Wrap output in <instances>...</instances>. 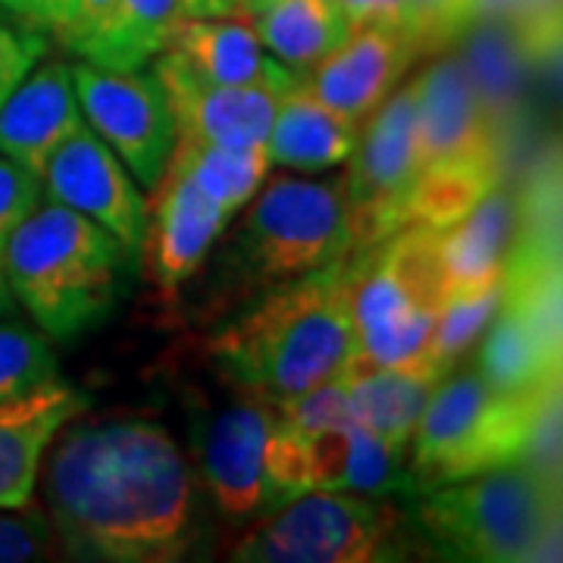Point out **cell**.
<instances>
[{
	"label": "cell",
	"instance_id": "1",
	"mask_svg": "<svg viewBox=\"0 0 563 563\" xmlns=\"http://www.w3.org/2000/svg\"><path fill=\"white\" fill-rule=\"evenodd\" d=\"M44 504L81 561H179L198 539L191 470L157 422H66L44 466Z\"/></svg>",
	"mask_w": 563,
	"mask_h": 563
},
{
	"label": "cell",
	"instance_id": "3",
	"mask_svg": "<svg viewBox=\"0 0 563 563\" xmlns=\"http://www.w3.org/2000/svg\"><path fill=\"white\" fill-rule=\"evenodd\" d=\"M132 266L113 232L44 195L7 247L10 295L51 342H73L101 325Z\"/></svg>",
	"mask_w": 563,
	"mask_h": 563
},
{
	"label": "cell",
	"instance_id": "31",
	"mask_svg": "<svg viewBox=\"0 0 563 563\" xmlns=\"http://www.w3.org/2000/svg\"><path fill=\"white\" fill-rule=\"evenodd\" d=\"M561 0H517L510 29L529 69H548L561 57Z\"/></svg>",
	"mask_w": 563,
	"mask_h": 563
},
{
	"label": "cell",
	"instance_id": "30",
	"mask_svg": "<svg viewBox=\"0 0 563 563\" xmlns=\"http://www.w3.org/2000/svg\"><path fill=\"white\" fill-rule=\"evenodd\" d=\"M41 195L44 191H41L38 173L0 154V317L16 310V301L7 285V247H10L13 232L20 229V222L41 201Z\"/></svg>",
	"mask_w": 563,
	"mask_h": 563
},
{
	"label": "cell",
	"instance_id": "6",
	"mask_svg": "<svg viewBox=\"0 0 563 563\" xmlns=\"http://www.w3.org/2000/svg\"><path fill=\"white\" fill-rule=\"evenodd\" d=\"M351 254L342 179L276 176L222 247L220 269L242 288H279Z\"/></svg>",
	"mask_w": 563,
	"mask_h": 563
},
{
	"label": "cell",
	"instance_id": "39",
	"mask_svg": "<svg viewBox=\"0 0 563 563\" xmlns=\"http://www.w3.org/2000/svg\"><path fill=\"white\" fill-rule=\"evenodd\" d=\"M517 0H470V22L504 20L510 22Z\"/></svg>",
	"mask_w": 563,
	"mask_h": 563
},
{
	"label": "cell",
	"instance_id": "8",
	"mask_svg": "<svg viewBox=\"0 0 563 563\" xmlns=\"http://www.w3.org/2000/svg\"><path fill=\"white\" fill-rule=\"evenodd\" d=\"M420 176L417 154V88L407 81L361 125L342 176L351 254L385 242L407 225V201Z\"/></svg>",
	"mask_w": 563,
	"mask_h": 563
},
{
	"label": "cell",
	"instance_id": "4",
	"mask_svg": "<svg viewBox=\"0 0 563 563\" xmlns=\"http://www.w3.org/2000/svg\"><path fill=\"white\" fill-rule=\"evenodd\" d=\"M413 523L444 558L483 563L561 561V479L504 463L422 492Z\"/></svg>",
	"mask_w": 563,
	"mask_h": 563
},
{
	"label": "cell",
	"instance_id": "19",
	"mask_svg": "<svg viewBox=\"0 0 563 563\" xmlns=\"http://www.w3.org/2000/svg\"><path fill=\"white\" fill-rule=\"evenodd\" d=\"M166 47H176L179 54L195 63L207 79L222 85H242V88H263L288 95L298 76L279 63L257 38L251 20H191L181 16L173 38Z\"/></svg>",
	"mask_w": 563,
	"mask_h": 563
},
{
	"label": "cell",
	"instance_id": "37",
	"mask_svg": "<svg viewBox=\"0 0 563 563\" xmlns=\"http://www.w3.org/2000/svg\"><path fill=\"white\" fill-rule=\"evenodd\" d=\"M347 29H395L413 38V3L410 0H335ZM417 44V41H413Z\"/></svg>",
	"mask_w": 563,
	"mask_h": 563
},
{
	"label": "cell",
	"instance_id": "18",
	"mask_svg": "<svg viewBox=\"0 0 563 563\" xmlns=\"http://www.w3.org/2000/svg\"><path fill=\"white\" fill-rule=\"evenodd\" d=\"M85 407V395L63 383L47 385L20 401L0 404V507L32 501L44 451Z\"/></svg>",
	"mask_w": 563,
	"mask_h": 563
},
{
	"label": "cell",
	"instance_id": "34",
	"mask_svg": "<svg viewBox=\"0 0 563 563\" xmlns=\"http://www.w3.org/2000/svg\"><path fill=\"white\" fill-rule=\"evenodd\" d=\"M79 16V0H0V22L41 32L57 44H66Z\"/></svg>",
	"mask_w": 563,
	"mask_h": 563
},
{
	"label": "cell",
	"instance_id": "20",
	"mask_svg": "<svg viewBox=\"0 0 563 563\" xmlns=\"http://www.w3.org/2000/svg\"><path fill=\"white\" fill-rule=\"evenodd\" d=\"M448 373L432 361L401 366H354L347 373L351 417L385 442L407 448L422 410Z\"/></svg>",
	"mask_w": 563,
	"mask_h": 563
},
{
	"label": "cell",
	"instance_id": "27",
	"mask_svg": "<svg viewBox=\"0 0 563 563\" xmlns=\"http://www.w3.org/2000/svg\"><path fill=\"white\" fill-rule=\"evenodd\" d=\"M181 20V0H117L110 38L95 66L141 69L173 38Z\"/></svg>",
	"mask_w": 563,
	"mask_h": 563
},
{
	"label": "cell",
	"instance_id": "9",
	"mask_svg": "<svg viewBox=\"0 0 563 563\" xmlns=\"http://www.w3.org/2000/svg\"><path fill=\"white\" fill-rule=\"evenodd\" d=\"M269 483L276 507L303 492L410 498L407 448L385 442L357 420L339 422L310 439H288L273 426Z\"/></svg>",
	"mask_w": 563,
	"mask_h": 563
},
{
	"label": "cell",
	"instance_id": "36",
	"mask_svg": "<svg viewBox=\"0 0 563 563\" xmlns=\"http://www.w3.org/2000/svg\"><path fill=\"white\" fill-rule=\"evenodd\" d=\"M113 10H117V0H79V16L63 47L79 54L85 63H98L103 44L110 38Z\"/></svg>",
	"mask_w": 563,
	"mask_h": 563
},
{
	"label": "cell",
	"instance_id": "32",
	"mask_svg": "<svg viewBox=\"0 0 563 563\" xmlns=\"http://www.w3.org/2000/svg\"><path fill=\"white\" fill-rule=\"evenodd\" d=\"M54 544V526L47 514L32 507H0V563L41 561L51 554Z\"/></svg>",
	"mask_w": 563,
	"mask_h": 563
},
{
	"label": "cell",
	"instance_id": "26",
	"mask_svg": "<svg viewBox=\"0 0 563 563\" xmlns=\"http://www.w3.org/2000/svg\"><path fill=\"white\" fill-rule=\"evenodd\" d=\"M504 169L495 163H457L420 169L407 201V225L448 229L463 220L485 195L501 185Z\"/></svg>",
	"mask_w": 563,
	"mask_h": 563
},
{
	"label": "cell",
	"instance_id": "22",
	"mask_svg": "<svg viewBox=\"0 0 563 563\" xmlns=\"http://www.w3.org/2000/svg\"><path fill=\"white\" fill-rule=\"evenodd\" d=\"M514 220L517 198L495 185L463 220L439 229V263L448 295L501 279Z\"/></svg>",
	"mask_w": 563,
	"mask_h": 563
},
{
	"label": "cell",
	"instance_id": "10",
	"mask_svg": "<svg viewBox=\"0 0 563 563\" xmlns=\"http://www.w3.org/2000/svg\"><path fill=\"white\" fill-rule=\"evenodd\" d=\"M76 91L88 129L117 154L141 188H154L176 147V120L157 73L76 63Z\"/></svg>",
	"mask_w": 563,
	"mask_h": 563
},
{
	"label": "cell",
	"instance_id": "11",
	"mask_svg": "<svg viewBox=\"0 0 563 563\" xmlns=\"http://www.w3.org/2000/svg\"><path fill=\"white\" fill-rule=\"evenodd\" d=\"M276 407L239 395L191 422V451L210 498L229 517H263L276 510L269 483V442Z\"/></svg>",
	"mask_w": 563,
	"mask_h": 563
},
{
	"label": "cell",
	"instance_id": "33",
	"mask_svg": "<svg viewBox=\"0 0 563 563\" xmlns=\"http://www.w3.org/2000/svg\"><path fill=\"white\" fill-rule=\"evenodd\" d=\"M413 3V41L420 54H439L461 38L470 25V0H410Z\"/></svg>",
	"mask_w": 563,
	"mask_h": 563
},
{
	"label": "cell",
	"instance_id": "15",
	"mask_svg": "<svg viewBox=\"0 0 563 563\" xmlns=\"http://www.w3.org/2000/svg\"><path fill=\"white\" fill-rule=\"evenodd\" d=\"M151 191L139 263L163 295H179L232 217L173 163H166L163 179Z\"/></svg>",
	"mask_w": 563,
	"mask_h": 563
},
{
	"label": "cell",
	"instance_id": "35",
	"mask_svg": "<svg viewBox=\"0 0 563 563\" xmlns=\"http://www.w3.org/2000/svg\"><path fill=\"white\" fill-rule=\"evenodd\" d=\"M51 38L41 32L16 29L10 22H0V107L47 54Z\"/></svg>",
	"mask_w": 563,
	"mask_h": 563
},
{
	"label": "cell",
	"instance_id": "13",
	"mask_svg": "<svg viewBox=\"0 0 563 563\" xmlns=\"http://www.w3.org/2000/svg\"><path fill=\"white\" fill-rule=\"evenodd\" d=\"M154 60V73L166 88L179 139L225 147L266 144L282 95L207 79L176 47H166Z\"/></svg>",
	"mask_w": 563,
	"mask_h": 563
},
{
	"label": "cell",
	"instance_id": "24",
	"mask_svg": "<svg viewBox=\"0 0 563 563\" xmlns=\"http://www.w3.org/2000/svg\"><path fill=\"white\" fill-rule=\"evenodd\" d=\"M169 163L179 166L229 217L257 195V188L269 173L263 147H225V144H203L188 139H176Z\"/></svg>",
	"mask_w": 563,
	"mask_h": 563
},
{
	"label": "cell",
	"instance_id": "7",
	"mask_svg": "<svg viewBox=\"0 0 563 563\" xmlns=\"http://www.w3.org/2000/svg\"><path fill=\"white\" fill-rule=\"evenodd\" d=\"M235 544L232 561L251 563H366L379 561L398 532L391 498L354 492H303L263 514Z\"/></svg>",
	"mask_w": 563,
	"mask_h": 563
},
{
	"label": "cell",
	"instance_id": "23",
	"mask_svg": "<svg viewBox=\"0 0 563 563\" xmlns=\"http://www.w3.org/2000/svg\"><path fill=\"white\" fill-rule=\"evenodd\" d=\"M251 25L263 47L298 79L351 35L335 0H276Z\"/></svg>",
	"mask_w": 563,
	"mask_h": 563
},
{
	"label": "cell",
	"instance_id": "5",
	"mask_svg": "<svg viewBox=\"0 0 563 563\" xmlns=\"http://www.w3.org/2000/svg\"><path fill=\"white\" fill-rule=\"evenodd\" d=\"M558 379L561 376L523 395H501L485 383L479 369L457 376L448 373L407 444L410 498L504 463L523 461L544 388Z\"/></svg>",
	"mask_w": 563,
	"mask_h": 563
},
{
	"label": "cell",
	"instance_id": "2",
	"mask_svg": "<svg viewBox=\"0 0 563 563\" xmlns=\"http://www.w3.org/2000/svg\"><path fill=\"white\" fill-rule=\"evenodd\" d=\"M357 357L344 261L273 288L210 339V361L225 385L273 407L347 376Z\"/></svg>",
	"mask_w": 563,
	"mask_h": 563
},
{
	"label": "cell",
	"instance_id": "14",
	"mask_svg": "<svg viewBox=\"0 0 563 563\" xmlns=\"http://www.w3.org/2000/svg\"><path fill=\"white\" fill-rule=\"evenodd\" d=\"M413 88L420 169L457 163H495L504 169V154L488 113L457 54L429 63L413 79Z\"/></svg>",
	"mask_w": 563,
	"mask_h": 563
},
{
	"label": "cell",
	"instance_id": "25",
	"mask_svg": "<svg viewBox=\"0 0 563 563\" xmlns=\"http://www.w3.org/2000/svg\"><path fill=\"white\" fill-rule=\"evenodd\" d=\"M485 342L479 351V376L501 395H523L536 385L561 376V363L551 357L526 322L510 310L498 307L495 320L483 332Z\"/></svg>",
	"mask_w": 563,
	"mask_h": 563
},
{
	"label": "cell",
	"instance_id": "29",
	"mask_svg": "<svg viewBox=\"0 0 563 563\" xmlns=\"http://www.w3.org/2000/svg\"><path fill=\"white\" fill-rule=\"evenodd\" d=\"M60 383V361L51 339L20 322H0V404L29 398Z\"/></svg>",
	"mask_w": 563,
	"mask_h": 563
},
{
	"label": "cell",
	"instance_id": "16",
	"mask_svg": "<svg viewBox=\"0 0 563 563\" xmlns=\"http://www.w3.org/2000/svg\"><path fill=\"white\" fill-rule=\"evenodd\" d=\"M417 57V44L404 32L354 29L329 57L301 76V85L339 117L363 125L401 85V76Z\"/></svg>",
	"mask_w": 563,
	"mask_h": 563
},
{
	"label": "cell",
	"instance_id": "12",
	"mask_svg": "<svg viewBox=\"0 0 563 563\" xmlns=\"http://www.w3.org/2000/svg\"><path fill=\"white\" fill-rule=\"evenodd\" d=\"M41 191L113 232L139 266L147 201L122 161L85 122L44 161Z\"/></svg>",
	"mask_w": 563,
	"mask_h": 563
},
{
	"label": "cell",
	"instance_id": "28",
	"mask_svg": "<svg viewBox=\"0 0 563 563\" xmlns=\"http://www.w3.org/2000/svg\"><path fill=\"white\" fill-rule=\"evenodd\" d=\"M501 279L448 295L439 310V320H435L432 342H429V361L442 373H451L463 354L473 347V342L483 339L488 322L495 320V313L501 307Z\"/></svg>",
	"mask_w": 563,
	"mask_h": 563
},
{
	"label": "cell",
	"instance_id": "38",
	"mask_svg": "<svg viewBox=\"0 0 563 563\" xmlns=\"http://www.w3.org/2000/svg\"><path fill=\"white\" fill-rule=\"evenodd\" d=\"M276 0H181V16L191 20H254Z\"/></svg>",
	"mask_w": 563,
	"mask_h": 563
},
{
	"label": "cell",
	"instance_id": "21",
	"mask_svg": "<svg viewBox=\"0 0 563 563\" xmlns=\"http://www.w3.org/2000/svg\"><path fill=\"white\" fill-rule=\"evenodd\" d=\"M357 139L361 125L329 110L298 81L288 95L279 98L263 151L266 161L279 163L285 169L322 173L347 161Z\"/></svg>",
	"mask_w": 563,
	"mask_h": 563
},
{
	"label": "cell",
	"instance_id": "17",
	"mask_svg": "<svg viewBox=\"0 0 563 563\" xmlns=\"http://www.w3.org/2000/svg\"><path fill=\"white\" fill-rule=\"evenodd\" d=\"M81 122L73 66L66 60L38 63L0 107V154L41 173L44 161Z\"/></svg>",
	"mask_w": 563,
	"mask_h": 563
}]
</instances>
